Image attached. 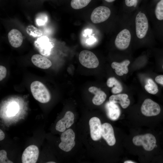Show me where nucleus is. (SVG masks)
<instances>
[{"label": "nucleus", "mask_w": 163, "mask_h": 163, "mask_svg": "<svg viewBox=\"0 0 163 163\" xmlns=\"http://www.w3.org/2000/svg\"><path fill=\"white\" fill-rule=\"evenodd\" d=\"M111 14V10L109 7L104 5L99 6L92 12L91 20L94 24L100 23L107 20Z\"/></svg>", "instance_id": "0eeeda50"}, {"label": "nucleus", "mask_w": 163, "mask_h": 163, "mask_svg": "<svg viewBox=\"0 0 163 163\" xmlns=\"http://www.w3.org/2000/svg\"><path fill=\"white\" fill-rule=\"evenodd\" d=\"M0 163H13V162L10 161L7 158V152L4 150L0 151Z\"/></svg>", "instance_id": "bb28decb"}, {"label": "nucleus", "mask_w": 163, "mask_h": 163, "mask_svg": "<svg viewBox=\"0 0 163 163\" xmlns=\"http://www.w3.org/2000/svg\"><path fill=\"white\" fill-rule=\"evenodd\" d=\"M143 0H123V14L130 15L140 6Z\"/></svg>", "instance_id": "6ab92c4d"}, {"label": "nucleus", "mask_w": 163, "mask_h": 163, "mask_svg": "<svg viewBox=\"0 0 163 163\" xmlns=\"http://www.w3.org/2000/svg\"><path fill=\"white\" fill-rule=\"evenodd\" d=\"M31 60L34 65L42 69H47L52 65V62L49 59L38 54L33 55Z\"/></svg>", "instance_id": "f3484780"}, {"label": "nucleus", "mask_w": 163, "mask_h": 163, "mask_svg": "<svg viewBox=\"0 0 163 163\" xmlns=\"http://www.w3.org/2000/svg\"><path fill=\"white\" fill-rule=\"evenodd\" d=\"M7 70L4 66L1 65L0 66V80H2L4 78L6 75Z\"/></svg>", "instance_id": "cd10ccee"}, {"label": "nucleus", "mask_w": 163, "mask_h": 163, "mask_svg": "<svg viewBox=\"0 0 163 163\" xmlns=\"http://www.w3.org/2000/svg\"><path fill=\"white\" fill-rule=\"evenodd\" d=\"M74 116L70 111L66 112L64 117L59 120L56 126V130L60 132H63L66 128L70 127L74 123Z\"/></svg>", "instance_id": "f8f14e48"}, {"label": "nucleus", "mask_w": 163, "mask_h": 163, "mask_svg": "<svg viewBox=\"0 0 163 163\" xmlns=\"http://www.w3.org/2000/svg\"><path fill=\"white\" fill-rule=\"evenodd\" d=\"M5 135L4 133L1 129H0V141L3 140L5 138Z\"/></svg>", "instance_id": "c756f323"}, {"label": "nucleus", "mask_w": 163, "mask_h": 163, "mask_svg": "<svg viewBox=\"0 0 163 163\" xmlns=\"http://www.w3.org/2000/svg\"><path fill=\"white\" fill-rule=\"evenodd\" d=\"M61 142L59 147L66 152L71 151L75 145V133L71 129H69L63 132L60 137Z\"/></svg>", "instance_id": "6e6552de"}, {"label": "nucleus", "mask_w": 163, "mask_h": 163, "mask_svg": "<svg viewBox=\"0 0 163 163\" xmlns=\"http://www.w3.org/2000/svg\"><path fill=\"white\" fill-rule=\"evenodd\" d=\"M26 31L28 34L34 37H40L43 34L41 30L32 25L27 26Z\"/></svg>", "instance_id": "393cba45"}, {"label": "nucleus", "mask_w": 163, "mask_h": 163, "mask_svg": "<svg viewBox=\"0 0 163 163\" xmlns=\"http://www.w3.org/2000/svg\"><path fill=\"white\" fill-rule=\"evenodd\" d=\"M130 63L128 59H125L121 62H113L111 64L112 68L115 69V72L118 75L122 76L128 72V66Z\"/></svg>", "instance_id": "412c9836"}, {"label": "nucleus", "mask_w": 163, "mask_h": 163, "mask_svg": "<svg viewBox=\"0 0 163 163\" xmlns=\"http://www.w3.org/2000/svg\"><path fill=\"white\" fill-rule=\"evenodd\" d=\"M92 0H71L70 5L71 7L75 10L83 8L87 6Z\"/></svg>", "instance_id": "5701e85b"}, {"label": "nucleus", "mask_w": 163, "mask_h": 163, "mask_svg": "<svg viewBox=\"0 0 163 163\" xmlns=\"http://www.w3.org/2000/svg\"><path fill=\"white\" fill-rule=\"evenodd\" d=\"M146 10L155 38L163 40V0H153Z\"/></svg>", "instance_id": "f03ea898"}, {"label": "nucleus", "mask_w": 163, "mask_h": 163, "mask_svg": "<svg viewBox=\"0 0 163 163\" xmlns=\"http://www.w3.org/2000/svg\"><path fill=\"white\" fill-rule=\"evenodd\" d=\"M34 43L42 54L46 55L49 54L52 47V44L47 37L41 36L38 38Z\"/></svg>", "instance_id": "4468645a"}, {"label": "nucleus", "mask_w": 163, "mask_h": 163, "mask_svg": "<svg viewBox=\"0 0 163 163\" xmlns=\"http://www.w3.org/2000/svg\"><path fill=\"white\" fill-rule=\"evenodd\" d=\"M30 88L33 96L38 101L45 103L50 100V95L49 91L40 82L35 81L32 82L30 85Z\"/></svg>", "instance_id": "20e7f679"}, {"label": "nucleus", "mask_w": 163, "mask_h": 163, "mask_svg": "<svg viewBox=\"0 0 163 163\" xmlns=\"http://www.w3.org/2000/svg\"><path fill=\"white\" fill-rule=\"evenodd\" d=\"M107 85L109 87L112 88L111 91L113 94L120 93L123 90V88L120 82L114 77H112L108 79Z\"/></svg>", "instance_id": "4be33fe9"}, {"label": "nucleus", "mask_w": 163, "mask_h": 163, "mask_svg": "<svg viewBox=\"0 0 163 163\" xmlns=\"http://www.w3.org/2000/svg\"><path fill=\"white\" fill-rule=\"evenodd\" d=\"M124 163H135V162H134L131 161H125L124 162Z\"/></svg>", "instance_id": "2f4dec72"}, {"label": "nucleus", "mask_w": 163, "mask_h": 163, "mask_svg": "<svg viewBox=\"0 0 163 163\" xmlns=\"http://www.w3.org/2000/svg\"><path fill=\"white\" fill-rule=\"evenodd\" d=\"M128 97V95L125 94L113 95L109 97V100L110 102L120 104L122 107L125 109L128 107L130 103Z\"/></svg>", "instance_id": "aec40b11"}, {"label": "nucleus", "mask_w": 163, "mask_h": 163, "mask_svg": "<svg viewBox=\"0 0 163 163\" xmlns=\"http://www.w3.org/2000/svg\"><path fill=\"white\" fill-rule=\"evenodd\" d=\"M47 163H55L56 162L53 161H50L48 162H47Z\"/></svg>", "instance_id": "473e14b6"}, {"label": "nucleus", "mask_w": 163, "mask_h": 163, "mask_svg": "<svg viewBox=\"0 0 163 163\" xmlns=\"http://www.w3.org/2000/svg\"><path fill=\"white\" fill-rule=\"evenodd\" d=\"M78 59L82 66L89 69L96 68L99 64L98 59L95 54L88 50L81 51L79 54Z\"/></svg>", "instance_id": "423d86ee"}, {"label": "nucleus", "mask_w": 163, "mask_h": 163, "mask_svg": "<svg viewBox=\"0 0 163 163\" xmlns=\"http://www.w3.org/2000/svg\"><path fill=\"white\" fill-rule=\"evenodd\" d=\"M48 18L45 14H40L37 16L36 19V22L39 26L44 25L47 22Z\"/></svg>", "instance_id": "a878e982"}, {"label": "nucleus", "mask_w": 163, "mask_h": 163, "mask_svg": "<svg viewBox=\"0 0 163 163\" xmlns=\"http://www.w3.org/2000/svg\"><path fill=\"white\" fill-rule=\"evenodd\" d=\"M89 124L90 128L91 136L94 141H97L101 137V126L100 119L96 117L91 118Z\"/></svg>", "instance_id": "9b49d317"}, {"label": "nucleus", "mask_w": 163, "mask_h": 163, "mask_svg": "<svg viewBox=\"0 0 163 163\" xmlns=\"http://www.w3.org/2000/svg\"><path fill=\"white\" fill-rule=\"evenodd\" d=\"M142 113L146 116L151 117L159 115L161 112V108L157 103L149 98L145 100L141 108Z\"/></svg>", "instance_id": "1a4fd4ad"}, {"label": "nucleus", "mask_w": 163, "mask_h": 163, "mask_svg": "<svg viewBox=\"0 0 163 163\" xmlns=\"http://www.w3.org/2000/svg\"><path fill=\"white\" fill-rule=\"evenodd\" d=\"M155 80L158 83L163 86V75L157 76L155 78Z\"/></svg>", "instance_id": "c85d7f7f"}, {"label": "nucleus", "mask_w": 163, "mask_h": 163, "mask_svg": "<svg viewBox=\"0 0 163 163\" xmlns=\"http://www.w3.org/2000/svg\"><path fill=\"white\" fill-rule=\"evenodd\" d=\"M88 90L89 92L95 95L92 100V102L94 105H100L105 100L106 94L100 89L94 86H91L89 88Z\"/></svg>", "instance_id": "dca6fc26"}, {"label": "nucleus", "mask_w": 163, "mask_h": 163, "mask_svg": "<svg viewBox=\"0 0 163 163\" xmlns=\"http://www.w3.org/2000/svg\"><path fill=\"white\" fill-rule=\"evenodd\" d=\"M130 15L123 14V15L121 20V28L117 35L114 40L115 47L120 50H127L133 42Z\"/></svg>", "instance_id": "7ed1b4c3"}, {"label": "nucleus", "mask_w": 163, "mask_h": 163, "mask_svg": "<svg viewBox=\"0 0 163 163\" xmlns=\"http://www.w3.org/2000/svg\"><path fill=\"white\" fill-rule=\"evenodd\" d=\"M105 2L108 3H112L116 0H103Z\"/></svg>", "instance_id": "7c9ffc66"}, {"label": "nucleus", "mask_w": 163, "mask_h": 163, "mask_svg": "<svg viewBox=\"0 0 163 163\" xmlns=\"http://www.w3.org/2000/svg\"><path fill=\"white\" fill-rule=\"evenodd\" d=\"M144 88L147 92L151 94H155L158 91L157 85L153 80L150 78L147 80V83Z\"/></svg>", "instance_id": "b1692460"}, {"label": "nucleus", "mask_w": 163, "mask_h": 163, "mask_svg": "<svg viewBox=\"0 0 163 163\" xmlns=\"http://www.w3.org/2000/svg\"><path fill=\"white\" fill-rule=\"evenodd\" d=\"M162 68L163 69V66H162Z\"/></svg>", "instance_id": "72a5a7b5"}, {"label": "nucleus", "mask_w": 163, "mask_h": 163, "mask_svg": "<svg viewBox=\"0 0 163 163\" xmlns=\"http://www.w3.org/2000/svg\"><path fill=\"white\" fill-rule=\"evenodd\" d=\"M133 42L145 43L152 42L155 38L146 10L143 5L130 15Z\"/></svg>", "instance_id": "f257e3e1"}, {"label": "nucleus", "mask_w": 163, "mask_h": 163, "mask_svg": "<svg viewBox=\"0 0 163 163\" xmlns=\"http://www.w3.org/2000/svg\"><path fill=\"white\" fill-rule=\"evenodd\" d=\"M101 136L110 146L114 145L116 139L113 127L108 123H104L102 125Z\"/></svg>", "instance_id": "ddd939ff"}, {"label": "nucleus", "mask_w": 163, "mask_h": 163, "mask_svg": "<svg viewBox=\"0 0 163 163\" xmlns=\"http://www.w3.org/2000/svg\"><path fill=\"white\" fill-rule=\"evenodd\" d=\"M8 38L11 45L14 48H18L21 45L23 37L21 33L18 30L12 29L8 34Z\"/></svg>", "instance_id": "2eb2a0df"}, {"label": "nucleus", "mask_w": 163, "mask_h": 163, "mask_svg": "<svg viewBox=\"0 0 163 163\" xmlns=\"http://www.w3.org/2000/svg\"><path fill=\"white\" fill-rule=\"evenodd\" d=\"M133 142L135 145H142L147 151H152L158 147L156 138L150 133L136 136L133 138Z\"/></svg>", "instance_id": "39448f33"}, {"label": "nucleus", "mask_w": 163, "mask_h": 163, "mask_svg": "<svg viewBox=\"0 0 163 163\" xmlns=\"http://www.w3.org/2000/svg\"><path fill=\"white\" fill-rule=\"evenodd\" d=\"M105 107L107 115L110 120H115L119 117L120 110L116 103L107 102L105 105Z\"/></svg>", "instance_id": "a211bd4d"}, {"label": "nucleus", "mask_w": 163, "mask_h": 163, "mask_svg": "<svg viewBox=\"0 0 163 163\" xmlns=\"http://www.w3.org/2000/svg\"><path fill=\"white\" fill-rule=\"evenodd\" d=\"M39 155L38 148L34 145H30L23 152L22 158L23 163H35L37 161Z\"/></svg>", "instance_id": "9d476101"}]
</instances>
